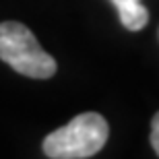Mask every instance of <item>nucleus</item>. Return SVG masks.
Masks as SVG:
<instances>
[{
	"label": "nucleus",
	"mask_w": 159,
	"mask_h": 159,
	"mask_svg": "<svg viewBox=\"0 0 159 159\" xmlns=\"http://www.w3.org/2000/svg\"><path fill=\"white\" fill-rule=\"evenodd\" d=\"M110 134L106 118L95 112L77 118L43 139V153L52 159H87L99 153Z\"/></svg>",
	"instance_id": "nucleus-1"
},
{
	"label": "nucleus",
	"mask_w": 159,
	"mask_h": 159,
	"mask_svg": "<svg viewBox=\"0 0 159 159\" xmlns=\"http://www.w3.org/2000/svg\"><path fill=\"white\" fill-rule=\"evenodd\" d=\"M116 8H120V6H126V4H132V2H141V0H110Z\"/></svg>",
	"instance_id": "nucleus-5"
},
{
	"label": "nucleus",
	"mask_w": 159,
	"mask_h": 159,
	"mask_svg": "<svg viewBox=\"0 0 159 159\" xmlns=\"http://www.w3.org/2000/svg\"><path fill=\"white\" fill-rule=\"evenodd\" d=\"M118 17H120V23L128 31H141L149 21V11L143 6V2H132V4L120 6Z\"/></svg>",
	"instance_id": "nucleus-3"
},
{
	"label": "nucleus",
	"mask_w": 159,
	"mask_h": 159,
	"mask_svg": "<svg viewBox=\"0 0 159 159\" xmlns=\"http://www.w3.org/2000/svg\"><path fill=\"white\" fill-rule=\"evenodd\" d=\"M151 145L159 155V112L153 116V122H151Z\"/></svg>",
	"instance_id": "nucleus-4"
},
{
	"label": "nucleus",
	"mask_w": 159,
	"mask_h": 159,
	"mask_svg": "<svg viewBox=\"0 0 159 159\" xmlns=\"http://www.w3.org/2000/svg\"><path fill=\"white\" fill-rule=\"evenodd\" d=\"M0 58L29 79H50L56 72V60L39 46L31 29L17 21L0 23Z\"/></svg>",
	"instance_id": "nucleus-2"
}]
</instances>
